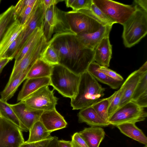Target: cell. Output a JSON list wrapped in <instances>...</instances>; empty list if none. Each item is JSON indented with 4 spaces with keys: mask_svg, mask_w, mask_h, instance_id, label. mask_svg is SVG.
<instances>
[{
    "mask_svg": "<svg viewBox=\"0 0 147 147\" xmlns=\"http://www.w3.org/2000/svg\"><path fill=\"white\" fill-rule=\"evenodd\" d=\"M65 16L71 32L76 35L96 32L102 26L83 9L65 12Z\"/></svg>",
    "mask_w": 147,
    "mask_h": 147,
    "instance_id": "ba28073f",
    "label": "cell"
},
{
    "mask_svg": "<svg viewBox=\"0 0 147 147\" xmlns=\"http://www.w3.org/2000/svg\"><path fill=\"white\" fill-rule=\"evenodd\" d=\"M52 136H51L49 138L42 140L38 147H46L48 143L52 138Z\"/></svg>",
    "mask_w": 147,
    "mask_h": 147,
    "instance_id": "7dc6e473",
    "label": "cell"
},
{
    "mask_svg": "<svg viewBox=\"0 0 147 147\" xmlns=\"http://www.w3.org/2000/svg\"><path fill=\"white\" fill-rule=\"evenodd\" d=\"M54 89L51 90L48 86H43L21 101L28 107L43 111L56 109L58 98L55 96Z\"/></svg>",
    "mask_w": 147,
    "mask_h": 147,
    "instance_id": "9c48e42d",
    "label": "cell"
},
{
    "mask_svg": "<svg viewBox=\"0 0 147 147\" xmlns=\"http://www.w3.org/2000/svg\"><path fill=\"white\" fill-rule=\"evenodd\" d=\"M58 137L56 136L52 137L48 143L46 147H59Z\"/></svg>",
    "mask_w": 147,
    "mask_h": 147,
    "instance_id": "7bdbcfd3",
    "label": "cell"
},
{
    "mask_svg": "<svg viewBox=\"0 0 147 147\" xmlns=\"http://www.w3.org/2000/svg\"><path fill=\"white\" fill-rule=\"evenodd\" d=\"M144 147H147V145H145V146Z\"/></svg>",
    "mask_w": 147,
    "mask_h": 147,
    "instance_id": "681fc988",
    "label": "cell"
},
{
    "mask_svg": "<svg viewBox=\"0 0 147 147\" xmlns=\"http://www.w3.org/2000/svg\"><path fill=\"white\" fill-rule=\"evenodd\" d=\"M48 43L57 51L59 64L77 75L87 71L94 61V50L85 47L71 32L55 34Z\"/></svg>",
    "mask_w": 147,
    "mask_h": 147,
    "instance_id": "6da1fadb",
    "label": "cell"
},
{
    "mask_svg": "<svg viewBox=\"0 0 147 147\" xmlns=\"http://www.w3.org/2000/svg\"><path fill=\"white\" fill-rule=\"evenodd\" d=\"M147 116L144 108L130 101L119 108L110 117L108 122L110 125L117 126L124 123L144 121Z\"/></svg>",
    "mask_w": 147,
    "mask_h": 147,
    "instance_id": "52a82bcc",
    "label": "cell"
},
{
    "mask_svg": "<svg viewBox=\"0 0 147 147\" xmlns=\"http://www.w3.org/2000/svg\"><path fill=\"white\" fill-rule=\"evenodd\" d=\"M116 92L117 91H115L108 98L100 99L92 105L99 117L102 119L108 122L109 119L108 112V108L110 102Z\"/></svg>",
    "mask_w": 147,
    "mask_h": 147,
    "instance_id": "f546056e",
    "label": "cell"
},
{
    "mask_svg": "<svg viewBox=\"0 0 147 147\" xmlns=\"http://www.w3.org/2000/svg\"><path fill=\"white\" fill-rule=\"evenodd\" d=\"M52 65L40 59H37L32 65L26 78H28L50 77L51 74Z\"/></svg>",
    "mask_w": 147,
    "mask_h": 147,
    "instance_id": "484cf974",
    "label": "cell"
},
{
    "mask_svg": "<svg viewBox=\"0 0 147 147\" xmlns=\"http://www.w3.org/2000/svg\"><path fill=\"white\" fill-rule=\"evenodd\" d=\"M99 70L116 80L120 81H124L123 78L121 76L108 68L100 66Z\"/></svg>",
    "mask_w": 147,
    "mask_h": 147,
    "instance_id": "ab89813d",
    "label": "cell"
},
{
    "mask_svg": "<svg viewBox=\"0 0 147 147\" xmlns=\"http://www.w3.org/2000/svg\"><path fill=\"white\" fill-rule=\"evenodd\" d=\"M105 88L88 71L80 75L77 92L72 98L71 105L74 110L92 105L103 97Z\"/></svg>",
    "mask_w": 147,
    "mask_h": 147,
    "instance_id": "7a4b0ae2",
    "label": "cell"
},
{
    "mask_svg": "<svg viewBox=\"0 0 147 147\" xmlns=\"http://www.w3.org/2000/svg\"><path fill=\"white\" fill-rule=\"evenodd\" d=\"M65 1L66 6L71 7L74 11L90 9L92 3V0H66Z\"/></svg>",
    "mask_w": 147,
    "mask_h": 147,
    "instance_id": "d590c367",
    "label": "cell"
},
{
    "mask_svg": "<svg viewBox=\"0 0 147 147\" xmlns=\"http://www.w3.org/2000/svg\"><path fill=\"white\" fill-rule=\"evenodd\" d=\"M87 14L102 26H112L115 23L101 11L93 2L90 9L86 10Z\"/></svg>",
    "mask_w": 147,
    "mask_h": 147,
    "instance_id": "4dcf8cb0",
    "label": "cell"
},
{
    "mask_svg": "<svg viewBox=\"0 0 147 147\" xmlns=\"http://www.w3.org/2000/svg\"><path fill=\"white\" fill-rule=\"evenodd\" d=\"M124 90V86L122 84L119 89L117 91L111 100L108 111L109 118L119 108Z\"/></svg>",
    "mask_w": 147,
    "mask_h": 147,
    "instance_id": "8d00e7d4",
    "label": "cell"
},
{
    "mask_svg": "<svg viewBox=\"0 0 147 147\" xmlns=\"http://www.w3.org/2000/svg\"><path fill=\"white\" fill-rule=\"evenodd\" d=\"M42 141L33 142H24L20 147H38Z\"/></svg>",
    "mask_w": 147,
    "mask_h": 147,
    "instance_id": "ee69618b",
    "label": "cell"
},
{
    "mask_svg": "<svg viewBox=\"0 0 147 147\" xmlns=\"http://www.w3.org/2000/svg\"><path fill=\"white\" fill-rule=\"evenodd\" d=\"M14 6L11 5L0 15V43L8 29L16 20Z\"/></svg>",
    "mask_w": 147,
    "mask_h": 147,
    "instance_id": "f1b7e54d",
    "label": "cell"
},
{
    "mask_svg": "<svg viewBox=\"0 0 147 147\" xmlns=\"http://www.w3.org/2000/svg\"><path fill=\"white\" fill-rule=\"evenodd\" d=\"M9 105L20 121L22 131H29L33 125L39 120L44 111L30 108L21 101Z\"/></svg>",
    "mask_w": 147,
    "mask_h": 147,
    "instance_id": "7c38bea8",
    "label": "cell"
},
{
    "mask_svg": "<svg viewBox=\"0 0 147 147\" xmlns=\"http://www.w3.org/2000/svg\"><path fill=\"white\" fill-rule=\"evenodd\" d=\"M28 142H33L43 140L51 136V133L39 121L35 122L29 130Z\"/></svg>",
    "mask_w": 147,
    "mask_h": 147,
    "instance_id": "83f0119b",
    "label": "cell"
},
{
    "mask_svg": "<svg viewBox=\"0 0 147 147\" xmlns=\"http://www.w3.org/2000/svg\"><path fill=\"white\" fill-rule=\"evenodd\" d=\"M93 2L115 23L123 25L136 9L134 3L126 5L111 0H92Z\"/></svg>",
    "mask_w": 147,
    "mask_h": 147,
    "instance_id": "8992f818",
    "label": "cell"
},
{
    "mask_svg": "<svg viewBox=\"0 0 147 147\" xmlns=\"http://www.w3.org/2000/svg\"><path fill=\"white\" fill-rule=\"evenodd\" d=\"M0 112L2 117L13 122L21 130V126L20 121L9 104L1 98H0Z\"/></svg>",
    "mask_w": 147,
    "mask_h": 147,
    "instance_id": "d6a6232c",
    "label": "cell"
},
{
    "mask_svg": "<svg viewBox=\"0 0 147 147\" xmlns=\"http://www.w3.org/2000/svg\"><path fill=\"white\" fill-rule=\"evenodd\" d=\"M131 101L143 108L147 107V71L142 74Z\"/></svg>",
    "mask_w": 147,
    "mask_h": 147,
    "instance_id": "cb8c5ba5",
    "label": "cell"
},
{
    "mask_svg": "<svg viewBox=\"0 0 147 147\" xmlns=\"http://www.w3.org/2000/svg\"><path fill=\"white\" fill-rule=\"evenodd\" d=\"M133 3L136 5V9L123 25V44L127 48L138 43L147 33V11Z\"/></svg>",
    "mask_w": 147,
    "mask_h": 147,
    "instance_id": "3957f363",
    "label": "cell"
},
{
    "mask_svg": "<svg viewBox=\"0 0 147 147\" xmlns=\"http://www.w3.org/2000/svg\"><path fill=\"white\" fill-rule=\"evenodd\" d=\"M40 59L52 66L59 64L58 52L55 48L48 43L41 54Z\"/></svg>",
    "mask_w": 147,
    "mask_h": 147,
    "instance_id": "1f68e13d",
    "label": "cell"
},
{
    "mask_svg": "<svg viewBox=\"0 0 147 147\" xmlns=\"http://www.w3.org/2000/svg\"><path fill=\"white\" fill-rule=\"evenodd\" d=\"M2 116V115H1V113L0 112V118H1V117Z\"/></svg>",
    "mask_w": 147,
    "mask_h": 147,
    "instance_id": "c3c4849f",
    "label": "cell"
},
{
    "mask_svg": "<svg viewBox=\"0 0 147 147\" xmlns=\"http://www.w3.org/2000/svg\"><path fill=\"white\" fill-rule=\"evenodd\" d=\"M33 64L30 65L24 71L7 83L4 89L0 93L1 98L2 100L7 102L13 96L18 87L26 79V75Z\"/></svg>",
    "mask_w": 147,
    "mask_h": 147,
    "instance_id": "7402d4cb",
    "label": "cell"
},
{
    "mask_svg": "<svg viewBox=\"0 0 147 147\" xmlns=\"http://www.w3.org/2000/svg\"><path fill=\"white\" fill-rule=\"evenodd\" d=\"M80 75L59 64L53 65L50 76L51 86L64 97L71 98L77 92Z\"/></svg>",
    "mask_w": 147,
    "mask_h": 147,
    "instance_id": "277c9868",
    "label": "cell"
},
{
    "mask_svg": "<svg viewBox=\"0 0 147 147\" xmlns=\"http://www.w3.org/2000/svg\"><path fill=\"white\" fill-rule=\"evenodd\" d=\"M48 42L43 35L38 41L32 45L16 67L13 68L8 83L16 76L24 71L38 59L48 45Z\"/></svg>",
    "mask_w": 147,
    "mask_h": 147,
    "instance_id": "8fae6325",
    "label": "cell"
},
{
    "mask_svg": "<svg viewBox=\"0 0 147 147\" xmlns=\"http://www.w3.org/2000/svg\"><path fill=\"white\" fill-rule=\"evenodd\" d=\"M78 116L79 123H85L90 127H105L110 125L99 117L92 105L81 109Z\"/></svg>",
    "mask_w": 147,
    "mask_h": 147,
    "instance_id": "d6986e66",
    "label": "cell"
},
{
    "mask_svg": "<svg viewBox=\"0 0 147 147\" xmlns=\"http://www.w3.org/2000/svg\"><path fill=\"white\" fill-rule=\"evenodd\" d=\"M43 35L47 42L55 34L70 32L67 23L65 12L53 5L45 11L43 24Z\"/></svg>",
    "mask_w": 147,
    "mask_h": 147,
    "instance_id": "5b68a950",
    "label": "cell"
},
{
    "mask_svg": "<svg viewBox=\"0 0 147 147\" xmlns=\"http://www.w3.org/2000/svg\"><path fill=\"white\" fill-rule=\"evenodd\" d=\"M37 0H21L19 1L14 6V12L16 19L21 12L28 6L33 4Z\"/></svg>",
    "mask_w": 147,
    "mask_h": 147,
    "instance_id": "74e56055",
    "label": "cell"
},
{
    "mask_svg": "<svg viewBox=\"0 0 147 147\" xmlns=\"http://www.w3.org/2000/svg\"><path fill=\"white\" fill-rule=\"evenodd\" d=\"M24 28V26L21 25L17 20L15 21L9 28L0 43V59Z\"/></svg>",
    "mask_w": 147,
    "mask_h": 147,
    "instance_id": "603a6c76",
    "label": "cell"
},
{
    "mask_svg": "<svg viewBox=\"0 0 147 147\" xmlns=\"http://www.w3.org/2000/svg\"><path fill=\"white\" fill-rule=\"evenodd\" d=\"M45 11L53 5L56 4L59 2L63 1L60 0H41Z\"/></svg>",
    "mask_w": 147,
    "mask_h": 147,
    "instance_id": "60d3db41",
    "label": "cell"
},
{
    "mask_svg": "<svg viewBox=\"0 0 147 147\" xmlns=\"http://www.w3.org/2000/svg\"><path fill=\"white\" fill-rule=\"evenodd\" d=\"M22 31L7 48L1 59L8 58L11 60L13 58H15L19 50L22 42Z\"/></svg>",
    "mask_w": 147,
    "mask_h": 147,
    "instance_id": "836d02e7",
    "label": "cell"
},
{
    "mask_svg": "<svg viewBox=\"0 0 147 147\" xmlns=\"http://www.w3.org/2000/svg\"><path fill=\"white\" fill-rule=\"evenodd\" d=\"M112 26H101L96 32L77 34L80 41L85 47L92 50L104 37L109 36Z\"/></svg>",
    "mask_w": 147,
    "mask_h": 147,
    "instance_id": "9a60e30c",
    "label": "cell"
},
{
    "mask_svg": "<svg viewBox=\"0 0 147 147\" xmlns=\"http://www.w3.org/2000/svg\"><path fill=\"white\" fill-rule=\"evenodd\" d=\"M133 3L147 11V0H135Z\"/></svg>",
    "mask_w": 147,
    "mask_h": 147,
    "instance_id": "b9f144b4",
    "label": "cell"
},
{
    "mask_svg": "<svg viewBox=\"0 0 147 147\" xmlns=\"http://www.w3.org/2000/svg\"><path fill=\"white\" fill-rule=\"evenodd\" d=\"M72 147H88L86 142L79 132L75 133L71 137Z\"/></svg>",
    "mask_w": 147,
    "mask_h": 147,
    "instance_id": "f35d334b",
    "label": "cell"
},
{
    "mask_svg": "<svg viewBox=\"0 0 147 147\" xmlns=\"http://www.w3.org/2000/svg\"><path fill=\"white\" fill-rule=\"evenodd\" d=\"M43 34V27L36 28L28 37L16 56L13 67L18 64L31 47L37 42Z\"/></svg>",
    "mask_w": 147,
    "mask_h": 147,
    "instance_id": "4316f807",
    "label": "cell"
},
{
    "mask_svg": "<svg viewBox=\"0 0 147 147\" xmlns=\"http://www.w3.org/2000/svg\"><path fill=\"white\" fill-rule=\"evenodd\" d=\"M144 72L138 69L131 74L124 81L122 84L124 90L119 108L131 100L141 76Z\"/></svg>",
    "mask_w": 147,
    "mask_h": 147,
    "instance_id": "e0dca14e",
    "label": "cell"
},
{
    "mask_svg": "<svg viewBox=\"0 0 147 147\" xmlns=\"http://www.w3.org/2000/svg\"><path fill=\"white\" fill-rule=\"evenodd\" d=\"M45 11L41 0H40L34 13L24 25V29L22 31V39L19 50L36 28L43 27Z\"/></svg>",
    "mask_w": 147,
    "mask_h": 147,
    "instance_id": "4fadbf2b",
    "label": "cell"
},
{
    "mask_svg": "<svg viewBox=\"0 0 147 147\" xmlns=\"http://www.w3.org/2000/svg\"><path fill=\"white\" fill-rule=\"evenodd\" d=\"M59 147H72L71 141L60 140L58 141Z\"/></svg>",
    "mask_w": 147,
    "mask_h": 147,
    "instance_id": "f6af8a7d",
    "label": "cell"
},
{
    "mask_svg": "<svg viewBox=\"0 0 147 147\" xmlns=\"http://www.w3.org/2000/svg\"><path fill=\"white\" fill-rule=\"evenodd\" d=\"M79 133L88 147H99L105 135L104 129L99 127H86Z\"/></svg>",
    "mask_w": 147,
    "mask_h": 147,
    "instance_id": "ffe728a7",
    "label": "cell"
},
{
    "mask_svg": "<svg viewBox=\"0 0 147 147\" xmlns=\"http://www.w3.org/2000/svg\"><path fill=\"white\" fill-rule=\"evenodd\" d=\"M39 121L51 133L65 128L67 125L64 117L56 109L44 111L40 116Z\"/></svg>",
    "mask_w": 147,
    "mask_h": 147,
    "instance_id": "5bb4252c",
    "label": "cell"
},
{
    "mask_svg": "<svg viewBox=\"0 0 147 147\" xmlns=\"http://www.w3.org/2000/svg\"><path fill=\"white\" fill-rule=\"evenodd\" d=\"M11 60L8 58H1L0 59V74L3 69Z\"/></svg>",
    "mask_w": 147,
    "mask_h": 147,
    "instance_id": "bcb514c9",
    "label": "cell"
},
{
    "mask_svg": "<svg viewBox=\"0 0 147 147\" xmlns=\"http://www.w3.org/2000/svg\"><path fill=\"white\" fill-rule=\"evenodd\" d=\"M1 0H0V3H1Z\"/></svg>",
    "mask_w": 147,
    "mask_h": 147,
    "instance_id": "f907efd6",
    "label": "cell"
},
{
    "mask_svg": "<svg viewBox=\"0 0 147 147\" xmlns=\"http://www.w3.org/2000/svg\"><path fill=\"white\" fill-rule=\"evenodd\" d=\"M120 131L127 136L139 142L147 145V137L135 123H125L116 126Z\"/></svg>",
    "mask_w": 147,
    "mask_h": 147,
    "instance_id": "d4e9b609",
    "label": "cell"
},
{
    "mask_svg": "<svg viewBox=\"0 0 147 147\" xmlns=\"http://www.w3.org/2000/svg\"><path fill=\"white\" fill-rule=\"evenodd\" d=\"M50 85V77L27 79L18 95L17 101H21L40 88Z\"/></svg>",
    "mask_w": 147,
    "mask_h": 147,
    "instance_id": "ac0fdd59",
    "label": "cell"
},
{
    "mask_svg": "<svg viewBox=\"0 0 147 147\" xmlns=\"http://www.w3.org/2000/svg\"><path fill=\"white\" fill-rule=\"evenodd\" d=\"M94 61L100 66L108 68L112 55L109 36L103 38L94 50Z\"/></svg>",
    "mask_w": 147,
    "mask_h": 147,
    "instance_id": "2e32d148",
    "label": "cell"
},
{
    "mask_svg": "<svg viewBox=\"0 0 147 147\" xmlns=\"http://www.w3.org/2000/svg\"><path fill=\"white\" fill-rule=\"evenodd\" d=\"M40 0H37L33 4L27 7L21 13L16 20H18L21 24L24 25L31 17L35 12Z\"/></svg>",
    "mask_w": 147,
    "mask_h": 147,
    "instance_id": "e575fe53",
    "label": "cell"
},
{
    "mask_svg": "<svg viewBox=\"0 0 147 147\" xmlns=\"http://www.w3.org/2000/svg\"><path fill=\"white\" fill-rule=\"evenodd\" d=\"M100 66L94 61L90 65L87 71L97 81L108 85L111 88L117 89L120 87L124 81L116 80L100 71L99 70Z\"/></svg>",
    "mask_w": 147,
    "mask_h": 147,
    "instance_id": "44dd1931",
    "label": "cell"
},
{
    "mask_svg": "<svg viewBox=\"0 0 147 147\" xmlns=\"http://www.w3.org/2000/svg\"><path fill=\"white\" fill-rule=\"evenodd\" d=\"M24 142L20 128L2 116L0 119V147H20Z\"/></svg>",
    "mask_w": 147,
    "mask_h": 147,
    "instance_id": "30bf717a",
    "label": "cell"
}]
</instances>
